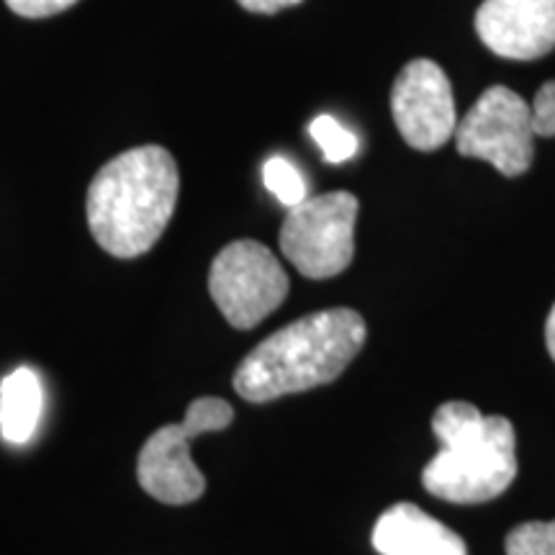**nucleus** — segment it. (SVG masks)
<instances>
[{
  "label": "nucleus",
  "instance_id": "f257e3e1",
  "mask_svg": "<svg viewBox=\"0 0 555 555\" xmlns=\"http://www.w3.org/2000/svg\"><path fill=\"white\" fill-rule=\"evenodd\" d=\"M180 193L178 165L165 147L121 152L88 189V227L108 255L121 260L150 253L168 229Z\"/></svg>",
  "mask_w": 555,
  "mask_h": 555
},
{
  "label": "nucleus",
  "instance_id": "f03ea898",
  "mask_svg": "<svg viewBox=\"0 0 555 555\" xmlns=\"http://www.w3.org/2000/svg\"><path fill=\"white\" fill-rule=\"evenodd\" d=\"M365 337V319L356 309L314 311L249 350L234 371V388L245 401L266 404L327 386L356 360Z\"/></svg>",
  "mask_w": 555,
  "mask_h": 555
},
{
  "label": "nucleus",
  "instance_id": "7ed1b4c3",
  "mask_svg": "<svg viewBox=\"0 0 555 555\" xmlns=\"http://www.w3.org/2000/svg\"><path fill=\"white\" fill-rule=\"evenodd\" d=\"M440 453L422 470V486L450 504L502 496L517 476V437L506 416H486L468 401H448L433 416Z\"/></svg>",
  "mask_w": 555,
  "mask_h": 555
},
{
  "label": "nucleus",
  "instance_id": "20e7f679",
  "mask_svg": "<svg viewBox=\"0 0 555 555\" xmlns=\"http://www.w3.org/2000/svg\"><path fill=\"white\" fill-rule=\"evenodd\" d=\"M234 420L229 401L201 397L193 401L180 425H165L144 442L137 463L139 486L163 504H191L204 496V474L191 461V440L204 433L227 429Z\"/></svg>",
  "mask_w": 555,
  "mask_h": 555
},
{
  "label": "nucleus",
  "instance_id": "39448f33",
  "mask_svg": "<svg viewBox=\"0 0 555 555\" xmlns=\"http://www.w3.org/2000/svg\"><path fill=\"white\" fill-rule=\"evenodd\" d=\"M358 198L347 191L324 193L288 208L281 227V253L311 281L335 278L356 258Z\"/></svg>",
  "mask_w": 555,
  "mask_h": 555
},
{
  "label": "nucleus",
  "instance_id": "423d86ee",
  "mask_svg": "<svg viewBox=\"0 0 555 555\" xmlns=\"http://www.w3.org/2000/svg\"><path fill=\"white\" fill-rule=\"evenodd\" d=\"M208 291L234 330H253L286 301L288 275L266 245L240 240L214 258Z\"/></svg>",
  "mask_w": 555,
  "mask_h": 555
},
{
  "label": "nucleus",
  "instance_id": "0eeeda50",
  "mask_svg": "<svg viewBox=\"0 0 555 555\" xmlns=\"http://www.w3.org/2000/svg\"><path fill=\"white\" fill-rule=\"evenodd\" d=\"M532 106L515 90L489 88L457 121L455 147L463 157L486 159L506 178L530 170L535 159Z\"/></svg>",
  "mask_w": 555,
  "mask_h": 555
},
{
  "label": "nucleus",
  "instance_id": "6e6552de",
  "mask_svg": "<svg viewBox=\"0 0 555 555\" xmlns=\"http://www.w3.org/2000/svg\"><path fill=\"white\" fill-rule=\"evenodd\" d=\"M391 114L399 134L420 152L440 150L455 137L457 114L448 75L433 60H412L391 88Z\"/></svg>",
  "mask_w": 555,
  "mask_h": 555
},
{
  "label": "nucleus",
  "instance_id": "1a4fd4ad",
  "mask_svg": "<svg viewBox=\"0 0 555 555\" xmlns=\"http://www.w3.org/2000/svg\"><path fill=\"white\" fill-rule=\"evenodd\" d=\"M476 31L499 57L540 60L555 50V0H483Z\"/></svg>",
  "mask_w": 555,
  "mask_h": 555
},
{
  "label": "nucleus",
  "instance_id": "9d476101",
  "mask_svg": "<svg viewBox=\"0 0 555 555\" xmlns=\"http://www.w3.org/2000/svg\"><path fill=\"white\" fill-rule=\"evenodd\" d=\"M371 540L380 555H468L457 532L409 502L388 506Z\"/></svg>",
  "mask_w": 555,
  "mask_h": 555
},
{
  "label": "nucleus",
  "instance_id": "9b49d317",
  "mask_svg": "<svg viewBox=\"0 0 555 555\" xmlns=\"http://www.w3.org/2000/svg\"><path fill=\"white\" fill-rule=\"evenodd\" d=\"M44 412V386L37 371L16 367L0 384V435L11 446H26Z\"/></svg>",
  "mask_w": 555,
  "mask_h": 555
},
{
  "label": "nucleus",
  "instance_id": "f8f14e48",
  "mask_svg": "<svg viewBox=\"0 0 555 555\" xmlns=\"http://www.w3.org/2000/svg\"><path fill=\"white\" fill-rule=\"evenodd\" d=\"M262 180H266V189L288 208L304 204L309 198L307 180L286 157H270L266 168H262Z\"/></svg>",
  "mask_w": 555,
  "mask_h": 555
},
{
  "label": "nucleus",
  "instance_id": "ddd939ff",
  "mask_svg": "<svg viewBox=\"0 0 555 555\" xmlns=\"http://www.w3.org/2000/svg\"><path fill=\"white\" fill-rule=\"evenodd\" d=\"M309 134L319 144V150L324 152L327 163L339 165L347 163L350 157H356L358 152V137L350 129H345L343 124H337L332 116H317L309 124Z\"/></svg>",
  "mask_w": 555,
  "mask_h": 555
},
{
  "label": "nucleus",
  "instance_id": "4468645a",
  "mask_svg": "<svg viewBox=\"0 0 555 555\" xmlns=\"http://www.w3.org/2000/svg\"><path fill=\"white\" fill-rule=\"evenodd\" d=\"M506 555H555V519L522 522L504 540Z\"/></svg>",
  "mask_w": 555,
  "mask_h": 555
},
{
  "label": "nucleus",
  "instance_id": "2eb2a0df",
  "mask_svg": "<svg viewBox=\"0 0 555 555\" xmlns=\"http://www.w3.org/2000/svg\"><path fill=\"white\" fill-rule=\"evenodd\" d=\"M532 129L538 137H555V80H547L532 101Z\"/></svg>",
  "mask_w": 555,
  "mask_h": 555
},
{
  "label": "nucleus",
  "instance_id": "dca6fc26",
  "mask_svg": "<svg viewBox=\"0 0 555 555\" xmlns=\"http://www.w3.org/2000/svg\"><path fill=\"white\" fill-rule=\"evenodd\" d=\"M75 3H78V0H5V5L24 18L54 16V13L67 11L69 5Z\"/></svg>",
  "mask_w": 555,
  "mask_h": 555
},
{
  "label": "nucleus",
  "instance_id": "f3484780",
  "mask_svg": "<svg viewBox=\"0 0 555 555\" xmlns=\"http://www.w3.org/2000/svg\"><path fill=\"white\" fill-rule=\"evenodd\" d=\"M237 3L249 13H262V16H270V13L291 9V5L304 3V0H237Z\"/></svg>",
  "mask_w": 555,
  "mask_h": 555
},
{
  "label": "nucleus",
  "instance_id": "a211bd4d",
  "mask_svg": "<svg viewBox=\"0 0 555 555\" xmlns=\"http://www.w3.org/2000/svg\"><path fill=\"white\" fill-rule=\"evenodd\" d=\"M545 345H547V352H551V358L555 360V304L545 322Z\"/></svg>",
  "mask_w": 555,
  "mask_h": 555
}]
</instances>
